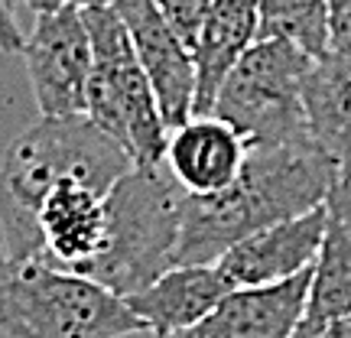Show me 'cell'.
Instances as JSON below:
<instances>
[{
  "label": "cell",
  "mask_w": 351,
  "mask_h": 338,
  "mask_svg": "<svg viewBox=\"0 0 351 338\" xmlns=\"http://www.w3.org/2000/svg\"><path fill=\"white\" fill-rule=\"evenodd\" d=\"M62 3H69V0H23V7H29L36 16L46 10H56V7H62Z\"/></svg>",
  "instance_id": "obj_22"
},
{
  "label": "cell",
  "mask_w": 351,
  "mask_h": 338,
  "mask_svg": "<svg viewBox=\"0 0 351 338\" xmlns=\"http://www.w3.org/2000/svg\"><path fill=\"white\" fill-rule=\"evenodd\" d=\"M247 156V143L215 114L189 117L169 130L163 163L189 195H215L234 182Z\"/></svg>",
  "instance_id": "obj_11"
},
{
  "label": "cell",
  "mask_w": 351,
  "mask_h": 338,
  "mask_svg": "<svg viewBox=\"0 0 351 338\" xmlns=\"http://www.w3.org/2000/svg\"><path fill=\"white\" fill-rule=\"evenodd\" d=\"M261 13L257 0H215L208 16L202 20L199 36L192 43V62H195V104L192 117L215 111V98L234 72L241 56L257 43Z\"/></svg>",
  "instance_id": "obj_15"
},
{
  "label": "cell",
  "mask_w": 351,
  "mask_h": 338,
  "mask_svg": "<svg viewBox=\"0 0 351 338\" xmlns=\"http://www.w3.org/2000/svg\"><path fill=\"white\" fill-rule=\"evenodd\" d=\"M91 36V82H88L85 114L108 130L134 166H150L163 160L166 127L156 95L137 62L124 23L114 7H82Z\"/></svg>",
  "instance_id": "obj_6"
},
{
  "label": "cell",
  "mask_w": 351,
  "mask_h": 338,
  "mask_svg": "<svg viewBox=\"0 0 351 338\" xmlns=\"http://www.w3.org/2000/svg\"><path fill=\"white\" fill-rule=\"evenodd\" d=\"M328 56L351 62V0H328Z\"/></svg>",
  "instance_id": "obj_19"
},
{
  "label": "cell",
  "mask_w": 351,
  "mask_h": 338,
  "mask_svg": "<svg viewBox=\"0 0 351 338\" xmlns=\"http://www.w3.org/2000/svg\"><path fill=\"white\" fill-rule=\"evenodd\" d=\"M313 65V56L289 39H257L225 78L212 114L234 127L247 147L313 140L302 101Z\"/></svg>",
  "instance_id": "obj_5"
},
{
  "label": "cell",
  "mask_w": 351,
  "mask_h": 338,
  "mask_svg": "<svg viewBox=\"0 0 351 338\" xmlns=\"http://www.w3.org/2000/svg\"><path fill=\"white\" fill-rule=\"evenodd\" d=\"M23 33H20V23H16V13H13L10 0H0V52L7 56H20L23 49Z\"/></svg>",
  "instance_id": "obj_20"
},
{
  "label": "cell",
  "mask_w": 351,
  "mask_h": 338,
  "mask_svg": "<svg viewBox=\"0 0 351 338\" xmlns=\"http://www.w3.org/2000/svg\"><path fill=\"white\" fill-rule=\"evenodd\" d=\"M78 7H114V3H121V0H72Z\"/></svg>",
  "instance_id": "obj_23"
},
{
  "label": "cell",
  "mask_w": 351,
  "mask_h": 338,
  "mask_svg": "<svg viewBox=\"0 0 351 338\" xmlns=\"http://www.w3.org/2000/svg\"><path fill=\"white\" fill-rule=\"evenodd\" d=\"M114 10L124 23L137 62L150 82L166 127L186 124L195 104V62L186 39L166 23L153 0H121Z\"/></svg>",
  "instance_id": "obj_8"
},
{
  "label": "cell",
  "mask_w": 351,
  "mask_h": 338,
  "mask_svg": "<svg viewBox=\"0 0 351 338\" xmlns=\"http://www.w3.org/2000/svg\"><path fill=\"white\" fill-rule=\"evenodd\" d=\"M104 199L108 192L85 179H62L49 189L36 215L43 251L52 263L82 274L98 254L104 238Z\"/></svg>",
  "instance_id": "obj_13"
},
{
  "label": "cell",
  "mask_w": 351,
  "mask_h": 338,
  "mask_svg": "<svg viewBox=\"0 0 351 338\" xmlns=\"http://www.w3.org/2000/svg\"><path fill=\"white\" fill-rule=\"evenodd\" d=\"M257 39H289L313 59H322L328 52V0H257Z\"/></svg>",
  "instance_id": "obj_17"
},
{
  "label": "cell",
  "mask_w": 351,
  "mask_h": 338,
  "mask_svg": "<svg viewBox=\"0 0 351 338\" xmlns=\"http://www.w3.org/2000/svg\"><path fill=\"white\" fill-rule=\"evenodd\" d=\"M156 10L166 16V23L173 26L179 36L186 39V46L192 49V43L199 36V26L202 20L208 16L215 0H153Z\"/></svg>",
  "instance_id": "obj_18"
},
{
  "label": "cell",
  "mask_w": 351,
  "mask_h": 338,
  "mask_svg": "<svg viewBox=\"0 0 351 338\" xmlns=\"http://www.w3.org/2000/svg\"><path fill=\"white\" fill-rule=\"evenodd\" d=\"M341 166L315 140L247 147L234 182L215 195H186L176 263H215L267 225L326 205Z\"/></svg>",
  "instance_id": "obj_1"
},
{
  "label": "cell",
  "mask_w": 351,
  "mask_h": 338,
  "mask_svg": "<svg viewBox=\"0 0 351 338\" xmlns=\"http://www.w3.org/2000/svg\"><path fill=\"white\" fill-rule=\"evenodd\" d=\"M26 75L33 85L39 111L46 117L85 114L88 82H91V36L85 10L78 3H62L36 16L20 49Z\"/></svg>",
  "instance_id": "obj_7"
},
{
  "label": "cell",
  "mask_w": 351,
  "mask_h": 338,
  "mask_svg": "<svg viewBox=\"0 0 351 338\" xmlns=\"http://www.w3.org/2000/svg\"><path fill=\"white\" fill-rule=\"evenodd\" d=\"M134 166L130 153L88 114L39 117L3 150L0 160V248L16 261L46 257L36 215L62 179H85L111 192Z\"/></svg>",
  "instance_id": "obj_2"
},
{
  "label": "cell",
  "mask_w": 351,
  "mask_h": 338,
  "mask_svg": "<svg viewBox=\"0 0 351 338\" xmlns=\"http://www.w3.org/2000/svg\"><path fill=\"white\" fill-rule=\"evenodd\" d=\"M309 280L313 267L270 287L228 289L205 319L160 338H293L306 313Z\"/></svg>",
  "instance_id": "obj_10"
},
{
  "label": "cell",
  "mask_w": 351,
  "mask_h": 338,
  "mask_svg": "<svg viewBox=\"0 0 351 338\" xmlns=\"http://www.w3.org/2000/svg\"><path fill=\"white\" fill-rule=\"evenodd\" d=\"M309 137L351 173V62L339 56L315 59L302 88Z\"/></svg>",
  "instance_id": "obj_16"
},
{
  "label": "cell",
  "mask_w": 351,
  "mask_h": 338,
  "mask_svg": "<svg viewBox=\"0 0 351 338\" xmlns=\"http://www.w3.org/2000/svg\"><path fill=\"white\" fill-rule=\"evenodd\" d=\"M351 315V179L341 173L326 199V238L315 254L309 300L300 319L302 332L339 322Z\"/></svg>",
  "instance_id": "obj_12"
},
{
  "label": "cell",
  "mask_w": 351,
  "mask_h": 338,
  "mask_svg": "<svg viewBox=\"0 0 351 338\" xmlns=\"http://www.w3.org/2000/svg\"><path fill=\"white\" fill-rule=\"evenodd\" d=\"M293 338H351V315H348V319H339V322H328V326L315 328V332L293 335Z\"/></svg>",
  "instance_id": "obj_21"
},
{
  "label": "cell",
  "mask_w": 351,
  "mask_h": 338,
  "mask_svg": "<svg viewBox=\"0 0 351 338\" xmlns=\"http://www.w3.org/2000/svg\"><path fill=\"white\" fill-rule=\"evenodd\" d=\"M326 238V205L254 231L218 257V270L231 289L270 287L309 270Z\"/></svg>",
  "instance_id": "obj_9"
},
{
  "label": "cell",
  "mask_w": 351,
  "mask_h": 338,
  "mask_svg": "<svg viewBox=\"0 0 351 338\" xmlns=\"http://www.w3.org/2000/svg\"><path fill=\"white\" fill-rule=\"evenodd\" d=\"M0 332L10 338H124L147 332L124 296L49 257L0 248Z\"/></svg>",
  "instance_id": "obj_4"
},
{
  "label": "cell",
  "mask_w": 351,
  "mask_h": 338,
  "mask_svg": "<svg viewBox=\"0 0 351 338\" xmlns=\"http://www.w3.org/2000/svg\"><path fill=\"white\" fill-rule=\"evenodd\" d=\"M231 283L218 263H176L160 274L150 287L124 296L127 306L147 322L150 338L173 335L195 326L225 300Z\"/></svg>",
  "instance_id": "obj_14"
},
{
  "label": "cell",
  "mask_w": 351,
  "mask_h": 338,
  "mask_svg": "<svg viewBox=\"0 0 351 338\" xmlns=\"http://www.w3.org/2000/svg\"><path fill=\"white\" fill-rule=\"evenodd\" d=\"M186 195L163 160L130 166L104 199V238L82 274L117 296L150 287L176 267Z\"/></svg>",
  "instance_id": "obj_3"
}]
</instances>
